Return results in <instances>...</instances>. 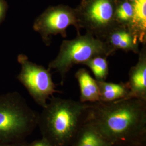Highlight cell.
<instances>
[{
	"mask_svg": "<svg viewBox=\"0 0 146 146\" xmlns=\"http://www.w3.org/2000/svg\"><path fill=\"white\" fill-rule=\"evenodd\" d=\"M26 143L25 141L12 142H0V146H26Z\"/></svg>",
	"mask_w": 146,
	"mask_h": 146,
	"instance_id": "cell-17",
	"label": "cell"
},
{
	"mask_svg": "<svg viewBox=\"0 0 146 146\" xmlns=\"http://www.w3.org/2000/svg\"><path fill=\"white\" fill-rule=\"evenodd\" d=\"M4 11H5L4 10V5H3L2 2L0 1V19H1V17L3 15Z\"/></svg>",
	"mask_w": 146,
	"mask_h": 146,
	"instance_id": "cell-18",
	"label": "cell"
},
{
	"mask_svg": "<svg viewBox=\"0 0 146 146\" xmlns=\"http://www.w3.org/2000/svg\"><path fill=\"white\" fill-rule=\"evenodd\" d=\"M117 0H82L75 9L78 28L102 40L117 23L115 13Z\"/></svg>",
	"mask_w": 146,
	"mask_h": 146,
	"instance_id": "cell-5",
	"label": "cell"
},
{
	"mask_svg": "<svg viewBox=\"0 0 146 146\" xmlns=\"http://www.w3.org/2000/svg\"><path fill=\"white\" fill-rule=\"evenodd\" d=\"M75 27L80 32L75 9L66 5L52 7L39 16L33 25V29L41 36L43 42L49 46L52 36L60 34L63 38L67 36V29Z\"/></svg>",
	"mask_w": 146,
	"mask_h": 146,
	"instance_id": "cell-7",
	"label": "cell"
},
{
	"mask_svg": "<svg viewBox=\"0 0 146 146\" xmlns=\"http://www.w3.org/2000/svg\"><path fill=\"white\" fill-rule=\"evenodd\" d=\"M116 52L117 50L138 54L140 42L127 25L116 23L102 40Z\"/></svg>",
	"mask_w": 146,
	"mask_h": 146,
	"instance_id": "cell-8",
	"label": "cell"
},
{
	"mask_svg": "<svg viewBox=\"0 0 146 146\" xmlns=\"http://www.w3.org/2000/svg\"><path fill=\"white\" fill-rule=\"evenodd\" d=\"M80 89V101L83 103H94L100 101L99 86L95 79L84 68L79 69L75 74Z\"/></svg>",
	"mask_w": 146,
	"mask_h": 146,
	"instance_id": "cell-10",
	"label": "cell"
},
{
	"mask_svg": "<svg viewBox=\"0 0 146 146\" xmlns=\"http://www.w3.org/2000/svg\"><path fill=\"white\" fill-rule=\"evenodd\" d=\"M18 61L21 64L19 80L37 104L45 107L53 94L58 92L50 70L32 62L23 54L18 56Z\"/></svg>",
	"mask_w": 146,
	"mask_h": 146,
	"instance_id": "cell-6",
	"label": "cell"
},
{
	"mask_svg": "<svg viewBox=\"0 0 146 146\" xmlns=\"http://www.w3.org/2000/svg\"><path fill=\"white\" fill-rule=\"evenodd\" d=\"M99 86L100 101L110 102L130 98V92L126 82L118 84L96 81Z\"/></svg>",
	"mask_w": 146,
	"mask_h": 146,
	"instance_id": "cell-12",
	"label": "cell"
},
{
	"mask_svg": "<svg viewBox=\"0 0 146 146\" xmlns=\"http://www.w3.org/2000/svg\"><path fill=\"white\" fill-rule=\"evenodd\" d=\"M84 65L91 69L96 81H105L109 74L107 57L99 55L92 58Z\"/></svg>",
	"mask_w": 146,
	"mask_h": 146,
	"instance_id": "cell-14",
	"label": "cell"
},
{
	"mask_svg": "<svg viewBox=\"0 0 146 146\" xmlns=\"http://www.w3.org/2000/svg\"><path fill=\"white\" fill-rule=\"evenodd\" d=\"M138 61L130 69L129 79L126 82L130 92V98L146 101V44L138 54Z\"/></svg>",
	"mask_w": 146,
	"mask_h": 146,
	"instance_id": "cell-9",
	"label": "cell"
},
{
	"mask_svg": "<svg viewBox=\"0 0 146 146\" xmlns=\"http://www.w3.org/2000/svg\"><path fill=\"white\" fill-rule=\"evenodd\" d=\"M84 122L112 146L146 145V101L127 98L89 103Z\"/></svg>",
	"mask_w": 146,
	"mask_h": 146,
	"instance_id": "cell-1",
	"label": "cell"
},
{
	"mask_svg": "<svg viewBox=\"0 0 146 146\" xmlns=\"http://www.w3.org/2000/svg\"><path fill=\"white\" fill-rule=\"evenodd\" d=\"M38 115L42 137L52 146H69L84 124L89 103L52 96Z\"/></svg>",
	"mask_w": 146,
	"mask_h": 146,
	"instance_id": "cell-2",
	"label": "cell"
},
{
	"mask_svg": "<svg viewBox=\"0 0 146 146\" xmlns=\"http://www.w3.org/2000/svg\"><path fill=\"white\" fill-rule=\"evenodd\" d=\"M134 14L128 27L140 44H146V0L132 2Z\"/></svg>",
	"mask_w": 146,
	"mask_h": 146,
	"instance_id": "cell-11",
	"label": "cell"
},
{
	"mask_svg": "<svg viewBox=\"0 0 146 146\" xmlns=\"http://www.w3.org/2000/svg\"><path fill=\"white\" fill-rule=\"evenodd\" d=\"M38 119L21 94H0V142L24 141L36 128Z\"/></svg>",
	"mask_w": 146,
	"mask_h": 146,
	"instance_id": "cell-3",
	"label": "cell"
},
{
	"mask_svg": "<svg viewBox=\"0 0 146 146\" xmlns=\"http://www.w3.org/2000/svg\"><path fill=\"white\" fill-rule=\"evenodd\" d=\"M127 1H129V2H134L135 0H127Z\"/></svg>",
	"mask_w": 146,
	"mask_h": 146,
	"instance_id": "cell-19",
	"label": "cell"
},
{
	"mask_svg": "<svg viewBox=\"0 0 146 146\" xmlns=\"http://www.w3.org/2000/svg\"><path fill=\"white\" fill-rule=\"evenodd\" d=\"M71 146H112L100 135L93 127L84 122Z\"/></svg>",
	"mask_w": 146,
	"mask_h": 146,
	"instance_id": "cell-13",
	"label": "cell"
},
{
	"mask_svg": "<svg viewBox=\"0 0 146 146\" xmlns=\"http://www.w3.org/2000/svg\"><path fill=\"white\" fill-rule=\"evenodd\" d=\"M26 146H52L48 141L43 138L38 139L31 142L29 143H26Z\"/></svg>",
	"mask_w": 146,
	"mask_h": 146,
	"instance_id": "cell-16",
	"label": "cell"
},
{
	"mask_svg": "<svg viewBox=\"0 0 146 146\" xmlns=\"http://www.w3.org/2000/svg\"><path fill=\"white\" fill-rule=\"evenodd\" d=\"M115 53L104 41L88 33L82 35L78 32L75 38L63 41L57 56L49 63L48 69H54L59 73L62 85L67 73L74 66L84 64L96 56L108 58Z\"/></svg>",
	"mask_w": 146,
	"mask_h": 146,
	"instance_id": "cell-4",
	"label": "cell"
},
{
	"mask_svg": "<svg viewBox=\"0 0 146 146\" xmlns=\"http://www.w3.org/2000/svg\"><path fill=\"white\" fill-rule=\"evenodd\" d=\"M134 14L133 3L127 0H117L115 13V21L121 25L128 26Z\"/></svg>",
	"mask_w": 146,
	"mask_h": 146,
	"instance_id": "cell-15",
	"label": "cell"
},
{
	"mask_svg": "<svg viewBox=\"0 0 146 146\" xmlns=\"http://www.w3.org/2000/svg\"><path fill=\"white\" fill-rule=\"evenodd\" d=\"M146 146V145H140V146Z\"/></svg>",
	"mask_w": 146,
	"mask_h": 146,
	"instance_id": "cell-20",
	"label": "cell"
}]
</instances>
